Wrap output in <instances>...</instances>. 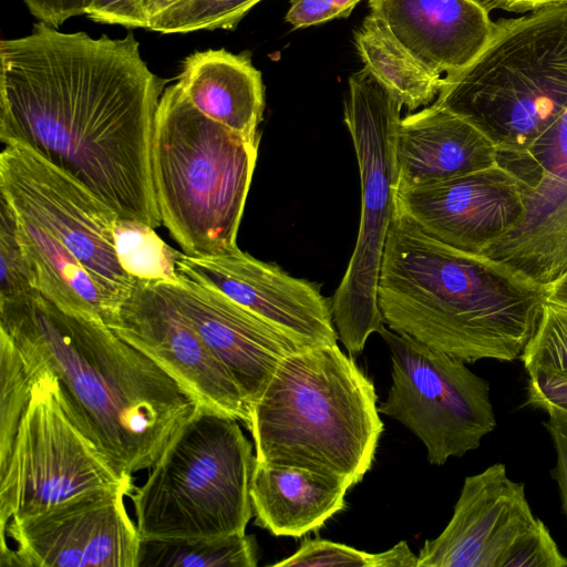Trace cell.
Returning <instances> with one entry per match:
<instances>
[{"instance_id": "7402d4cb", "label": "cell", "mask_w": 567, "mask_h": 567, "mask_svg": "<svg viewBox=\"0 0 567 567\" xmlns=\"http://www.w3.org/2000/svg\"><path fill=\"white\" fill-rule=\"evenodd\" d=\"M350 487L315 471L256 461L250 485L256 525L275 536L301 537L344 508Z\"/></svg>"}, {"instance_id": "3957f363", "label": "cell", "mask_w": 567, "mask_h": 567, "mask_svg": "<svg viewBox=\"0 0 567 567\" xmlns=\"http://www.w3.org/2000/svg\"><path fill=\"white\" fill-rule=\"evenodd\" d=\"M385 326L473 363L511 362L532 338L548 288L427 235L395 207L378 282Z\"/></svg>"}, {"instance_id": "5b68a950", "label": "cell", "mask_w": 567, "mask_h": 567, "mask_svg": "<svg viewBox=\"0 0 567 567\" xmlns=\"http://www.w3.org/2000/svg\"><path fill=\"white\" fill-rule=\"evenodd\" d=\"M258 144L199 112L177 82L154 120L152 172L163 225L184 254L208 257L237 246Z\"/></svg>"}, {"instance_id": "e0dca14e", "label": "cell", "mask_w": 567, "mask_h": 567, "mask_svg": "<svg viewBox=\"0 0 567 567\" xmlns=\"http://www.w3.org/2000/svg\"><path fill=\"white\" fill-rule=\"evenodd\" d=\"M395 207L453 248L482 255L523 219L515 178L499 165L440 183L398 188Z\"/></svg>"}, {"instance_id": "52a82bcc", "label": "cell", "mask_w": 567, "mask_h": 567, "mask_svg": "<svg viewBox=\"0 0 567 567\" xmlns=\"http://www.w3.org/2000/svg\"><path fill=\"white\" fill-rule=\"evenodd\" d=\"M255 463L238 420L198 405L128 496L141 539L246 534Z\"/></svg>"}, {"instance_id": "4316f807", "label": "cell", "mask_w": 567, "mask_h": 567, "mask_svg": "<svg viewBox=\"0 0 567 567\" xmlns=\"http://www.w3.org/2000/svg\"><path fill=\"white\" fill-rule=\"evenodd\" d=\"M33 382V371L20 349L0 330V464L11 450Z\"/></svg>"}, {"instance_id": "30bf717a", "label": "cell", "mask_w": 567, "mask_h": 567, "mask_svg": "<svg viewBox=\"0 0 567 567\" xmlns=\"http://www.w3.org/2000/svg\"><path fill=\"white\" fill-rule=\"evenodd\" d=\"M391 352L392 385L378 409L415 434L427 461L443 465L477 449L496 427L489 384L461 359L383 328Z\"/></svg>"}, {"instance_id": "74e56055", "label": "cell", "mask_w": 567, "mask_h": 567, "mask_svg": "<svg viewBox=\"0 0 567 567\" xmlns=\"http://www.w3.org/2000/svg\"><path fill=\"white\" fill-rule=\"evenodd\" d=\"M488 11L501 9L508 12L536 11L547 7L567 4V0H478Z\"/></svg>"}, {"instance_id": "603a6c76", "label": "cell", "mask_w": 567, "mask_h": 567, "mask_svg": "<svg viewBox=\"0 0 567 567\" xmlns=\"http://www.w3.org/2000/svg\"><path fill=\"white\" fill-rule=\"evenodd\" d=\"M17 215L19 235L33 266L39 291L64 311L107 326L113 312L83 265L31 217L19 212Z\"/></svg>"}, {"instance_id": "1f68e13d", "label": "cell", "mask_w": 567, "mask_h": 567, "mask_svg": "<svg viewBox=\"0 0 567 567\" xmlns=\"http://www.w3.org/2000/svg\"><path fill=\"white\" fill-rule=\"evenodd\" d=\"M501 567H567L546 525L537 518L513 544Z\"/></svg>"}, {"instance_id": "ac0fdd59", "label": "cell", "mask_w": 567, "mask_h": 567, "mask_svg": "<svg viewBox=\"0 0 567 567\" xmlns=\"http://www.w3.org/2000/svg\"><path fill=\"white\" fill-rule=\"evenodd\" d=\"M523 483L497 463L467 476L453 516L427 539L417 567H501L513 544L535 523Z\"/></svg>"}, {"instance_id": "f546056e", "label": "cell", "mask_w": 567, "mask_h": 567, "mask_svg": "<svg viewBox=\"0 0 567 567\" xmlns=\"http://www.w3.org/2000/svg\"><path fill=\"white\" fill-rule=\"evenodd\" d=\"M519 360L527 375L567 377V308L545 301L537 327Z\"/></svg>"}, {"instance_id": "d6a6232c", "label": "cell", "mask_w": 567, "mask_h": 567, "mask_svg": "<svg viewBox=\"0 0 567 567\" xmlns=\"http://www.w3.org/2000/svg\"><path fill=\"white\" fill-rule=\"evenodd\" d=\"M526 404L548 416L567 419V377L548 373L528 375Z\"/></svg>"}, {"instance_id": "4fadbf2b", "label": "cell", "mask_w": 567, "mask_h": 567, "mask_svg": "<svg viewBox=\"0 0 567 567\" xmlns=\"http://www.w3.org/2000/svg\"><path fill=\"white\" fill-rule=\"evenodd\" d=\"M496 163L517 182L525 214L482 256L548 288L567 272V110L526 148L497 151Z\"/></svg>"}, {"instance_id": "44dd1931", "label": "cell", "mask_w": 567, "mask_h": 567, "mask_svg": "<svg viewBox=\"0 0 567 567\" xmlns=\"http://www.w3.org/2000/svg\"><path fill=\"white\" fill-rule=\"evenodd\" d=\"M177 83L199 112L259 144L265 91L261 73L248 54L225 49L196 51L183 61Z\"/></svg>"}, {"instance_id": "484cf974", "label": "cell", "mask_w": 567, "mask_h": 567, "mask_svg": "<svg viewBox=\"0 0 567 567\" xmlns=\"http://www.w3.org/2000/svg\"><path fill=\"white\" fill-rule=\"evenodd\" d=\"M114 240L121 267L135 281L176 284L181 279L176 266L178 251L147 224L117 218Z\"/></svg>"}, {"instance_id": "8992f818", "label": "cell", "mask_w": 567, "mask_h": 567, "mask_svg": "<svg viewBox=\"0 0 567 567\" xmlns=\"http://www.w3.org/2000/svg\"><path fill=\"white\" fill-rule=\"evenodd\" d=\"M478 128L501 152L530 145L567 110V4L499 20L434 102Z\"/></svg>"}, {"instance_id": "8fae6325", "label": "cell", "mask_w": 567, "mask_h": 567, "mask_svg": "<svg viewBox=\"0 0 567 567\" xmlns=\"http://www.w3.org/2000/svg\"><path fill=\"white\" fill-rule=\"evenodd\" d=\"M0 194L83 265L114 318L135 285L116 256L115 212L71 175L18 145H6L0 154Z\"/></svg>"}, {"instance_id": "d6986e66", "label": "cell", "mask_w": 567, "mask_h": 567, "mask_svg": "<svg viewBox=\"0 0 567 567\" xmlns=\"http://www.w3.org/2000/svg\"><path fill=\"white\" fill-rule=\"evenodd\" d=\"M369 8L408 52L440 74L472 63L496 23L478 0H369Z\"/></svg>"}, {"instance_id": "cb8c5ba5", "label": "cell", "mask_w": 567, "mask_h": 567, "mask_svg": "<svg viewBox=\"0 0 567 567\" xmlns=\"http://www.w3.org/2000/svg\"><path fill=\"white\" fill-rule=\"evenodd\" d=\"M354 43L364 69L410 111L437 96L442 74L416 60L371 13L355 31Z\"/></svg>"}, {"instance_id": "7a4b0ae2", "label": "cell", "mask_w": 567, "mask_h": 567, "mask_svg": "<svg viewBox=\"0 0 567 567\" xmlns=\"http://www.w3.org/2000/svg\"><path fill=\"white\" fill-rule=\"evenodd\" d=\"M0 330L27 363L56 375L68 410L116 471L150 468L199 403L103 321L37 291L0 302Z\"/></svg>"}, {"instance_id": "ffe728a7", "label": "cell", "mask_w": 567, "mask_h": 567, "mask_svg": "<svg viewBox=\"0 0 567 567\" xmlns=\"http://www.w3.org/2000/svg\"><path fill=\"white\" fill-rule=\"evenodd\" d=\"M496 154L478 128L433 103L399 122L398 188L431 185L492 167L497 164Z\"/></svg>"}, {"instance_id": "277c9868", "label": "cell", "mask_w": 567, "mask_h": 567, "mask_svg": "<svg viewBox=\"0 0 567 567\" xmlns=\"http://www.w3.org/2000/svg\"><path fill=\"white\" fill-rule=\"evenodd\" d=\"M372 381L337 344L285 358L252 405L246 427L256 461L359 483L371 468L383 422Z\"/></svg>"}, {"instance_id": "ba28073f", "label": "cell", "mask_w": 567, "mask_h": 567, "mask_svg": "<svg viewBox=\"0 0 567 567\" xmlns=\"http://www.w3.org/2000/svg\"><path fill=\"white\" fill-rule=\"evenodd\" d=\"M402 103L367 69L349 79L344 123L351 135L361 183L358 238L332 299L338 338L352 355L385 323L378 306V282L385 241L395 213V138Z\"/></svg>"}, {"instance_id": "2e32d148", "label": "cell", "mask_w": 567, "mask_h": 567, "mask_svg": "<svg viewBox=\"0 0 567 567\" xmlns=\"http://www.w3.org/2000/svg\"><path fill=\"white\" fill-rule=\"evenodd\" d=\"M181 277L210 287L266 321L316 346L337 344L331 299L320 287L238 247L220 255L178 252Z\"/></svg>"}, {"instance_id": "f35d334b", "label": "cell", "mask_w": 567, "mask_h": 567, "mask_svg": "<svg viewBox=\"0 0 567 567\" xmlns=\"http://www.w3.org/2000/svg\"><path fill=\"white\" fill-rule=\"evenodd\" d=\"M547 300L567 308V272L548 286Z\"/></svg>"}, {"instance_id": "83f0119b", "label": "cell", "mask_w": 567, "mask_h": 567, "mask_svg": "<svg viewBox=\"0 0 567 567\" xmlns=\"http://www.w3.org/2000/svg\"><path fill=\"white\" fill-rule=\"evenodd\" d=\"M274 566L417 567V556L412 553L404 540L385 551L371 554L344 544L316 538L305 540L293 555Z\"/></svg>"}, {"instance_id": "8d00e7d4", "label": "cell", "mask_w": 567, "mask_h": 567, "mask_svg": "<svg viewBox=\"0 0 567 567\" xmlns=\"http://www.w3.org/2000/svg\"><path fill=\"white\" fill-rule=\"evenodd\" d=\"M38 21L58 28L71 18L85 14L87 0H23Z\"/></svg>"}, {"instance_id": "4dcf8cb0", "label": "cell", "mask_w": 567, "mask_h": 567, "mask_svg": "<svg viewBox=\"0 0 567 567\" xmlns=\"http://www.w3.org/2000/svg\"><path fill=\"white\" fill-rule=\"evenodd\" d=\"M0 302L39 291L35 272L19 235L18 215L0 194Z\"/></svg>"}, {"instance_id": "6da1fadb", "label": "cell", "mask_w": 567, "mask_h": 567, "mask_svg": "<svg viewBox=\"0 0 567 567\" xmlns=\"http://www.w3.org/2000/svg\"><path fill=\"white\" fill-rule=\"evenodd\" d=\"M165 87L132 33L93 38L38 21L0 41V141L64 171L120 218L156 228L152 138Z\"/></svg>"}, {"instance_id": "9a60e30c", "label": "cell", "mask_w": 567, "mask_h": 567, "mask_svg": "<svg viewBox=\"0 0 567 567\" xmlns=\"http://www.w3.org/2000/svg\"><path fill=\"white\" fill-rule=\"evenodd\" d=\"M156 285L166 291L227 370L249 412L281 361L297 351L316 346L266 321L219 291L190 279L181 277L176 284Z\"/></svg>"}, {"instance_id": "f1b7e54d", "label": "cell", "mask_w": 567, "mask_h": 567, "mask_svg": "<svg viewBox=\"0 0 567 567\" xmlns=\"http://www.w3.org/2000/svg\"><path fill=\"white\" fill-rule=\"evenodd\" d=\"M261 0H178L148 21L147 30L163 34L230 30Z\"/></svg>"}, {"instance_id": "9c48e42d", "label": "cell", "mask_w": 567, "mask_h": 567, "mask_svg": "<svg viewBox=\"0 0 567 567\" xmlns=\"http://www.w3.org/2000/svg\"><path fill=\"white\" fill-rule=\"evenodd\" d=\"M28 365L34 374L30 400L0 464V555L9 549L10 519L38 515L87 492L136 486L76 423L56 375Z\"/></svg>"}, {"instance_id": "ab89813d", "label": "cell", "mask_w": 567, "mask_h": 567, "mask_svg": "<svg viewBox=\"0 0 567 567\" xmlns=\"http://www.w3.org/2000/svg\"><path fill=\"white\" fill-rule=\"evenodd\" d=\"M177 1L178 0H146L144 4V11L147 18V22Z\"/></svg>"}, {"instance_id": "836d02e7", "label": "cell", "mask_w": 567, "mask_h": 567, "mask_svg": "<svg viewBox=\"0 0 567 567\" xmlns=\"http://www.w3.org/2000/svg\"><path fill=\"white\" fill-rule=\"evenodd\" d=\"M146 0H87L85 16L102 24L127 29H147L144 11Z\"/></svg>"}, {"instance_id": "e575fe53", "label": "cell", "mask_w": 567, "mask_h": 567, "mask_svg": "<svg viewBox=\"0 0 567 567\" xmlns=\"http://www.w3.org/2000/svg\"><path fill=\"white\" fill-rule=\"evenodd\" d=\"M361 0H291L286 21L293 28H307L348 17Z\"/></svg>"}, {"instance_id": "7c38bea8", "label": "cell", "mask_w": 567, "mask_h": 567, "mask_svg": "<svg viewBox=\"0 0 567 567\" xmlns=\"http://www.w3.org/2000/svg\"><path fill=\"white\" fill-rule=\"evenodd\" d=\"M134 488L96 489L38 515L10 519L4 537L16 547L7 544L0 566L138 567L142 539L124 503Z\"/></svg>"}, {"instance_id": "d590c367", "label": "cell", "mask_w": 567, "mask_h": 567, "mask_svg": "<svg viewBox=\"0 0 567 567\" xmlns=\"http://www.w3.org/2000/svg\"><path fill=\"white\" fill-rule=\"evenodd\" d=\"M543 424L556 451V465L550 474L557 482L561 507L567 519V419L549 416Z\"/></svg>"}, {"instance_id": "5bb4252c", "label": "cell", "mask_w": 567, "mask_h": 567, "mask_svg": "<svg viewBox=\"0 0 567 567\" xmlns=\"http://www.w3.org/2000/svg\"><path fill=\"white\" fill-rule=\"evenodd\" d=\"M107 327L153 359L199 405L246 425L249 409L238 386L159 285L135 281Z\"/></svg>"}, {"instance_id": "d4e9b609", "label": "cell", "mask_w": 567, "mask_h": 567, "mask_svg": "<svg viewBox=\"0 0 567 567\" xmlns=\"http://www.w3.org/2000/svg\"><path fill=\"white\" fill-rule=\"evenodd\" d=\"M254 535L193 540H142L138 567H256Z\"/></svg>"}]
</instances>
